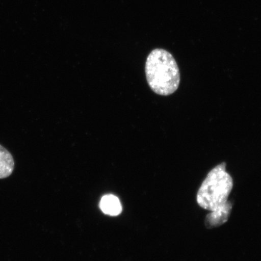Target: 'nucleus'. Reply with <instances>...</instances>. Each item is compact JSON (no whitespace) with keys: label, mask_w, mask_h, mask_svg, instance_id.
I'll use <instances>...</instances> for the list:
<instances>
[{"label":"nucleus","mask_w":261,"mask_h":261,"mask_svg":"<svg viewBox=\"0 0 261 261\" xmlns=\"http://www.w3.org/2000/svg\"><path fill=\"white\" fill-rule=\"evenodd\" d=\"M145 73L149 87L159 95H171L178 89L180 75L177 62L164 49L155 48L149 54Z\"/></svg>","instance_id":"f257e3e1"},{"label":"nucleus","mask_w":261,"mask_h":261,"mask_svg":"<svg viewBox=\"0 0 261 261\" xmlns=\"http://www.w3.org/2000/svg\"><path fill=\"white\" fill-rule=\"evenodd\" d=\"M223 163L208 172L198 191L197 203L204 210L214 211L227 203L233 182Z\"/></svg>","instance_id":"f03ea898"},{"label":"nucleus","mask_w":261,"mask_h":261,"mask_svg":"<svg viewBox=\"0 0 261 261\" xmlns=\"http://www.w3.org/2000/svg\"><path fill=\"white\" fill-rule=\"evenodd\" d=\"M232 205L230 202L217 210L212 211L205 218V225L207 228L216 227L226 223L229 217Z\"/></svg>","instance_id":"7ed1b4c3"},{"label":"nucleus","mask_w":261,"mask_h":261,"mask_svg":"<svg viewBox=\"0 0 261 261\" xmlns=\"http://www.w3.org/2000/svg\"><path fill=\"white\" fill-rule=\"evenodd\" d=\"M14 158L7 149L0 145V179L9 177L14 169Z\"/></svg>","instance_id":"20e7f679"},{"label":"nucleus","mask_w":261,"mask_h":261,"mask_svg":"<svg viewBox=\"0 0 261 261\" xmlns=\"http://www.w3.org/2000/svg\"><path fill=\"white\" fill-rule=\"evenodd\" d=\"M100 207L103 213L116 216L122 211L121 203L116 196L107 195L102 197L100 201Z\"/></svg>","instance_id":"39448f33"}]
</instances>
